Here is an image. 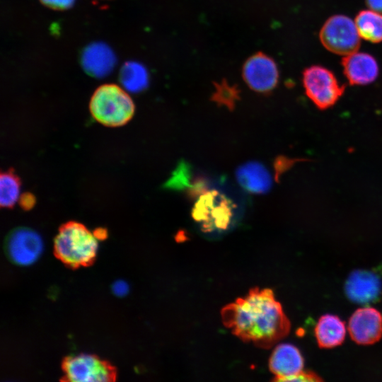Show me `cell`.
<instances>
[{
    "label": "cell",
    "instance_id": "1",
    "mask_svg": "<svg viewBox=\"0 0 382 382\" xmlns=\"http://www.w3.org/2000/svg\"><path fill=\"white\" fill-rule=\"evenodd\" d=\"M224 325L245 342L269 349L285 337L291 324L270 289L253 288L221 311Z\"/></svg>",
    "mask_w": 382,
    "mask_h": 382
},
{
    "label": "cell",
    "instance_id": "2",
    "mask_svg": "<svg viewBox=\"0 0 382 382\" xmlns=\"http://www.w3.org/2000/svg\"><path fill=\"white\" fill-rule=\"evenodd\" d=\"M98 238L83 224L71 221L64 224L54 241L57 257L71 267L90 264L96 257Z\"/></svg>",
    "mask_w": 382,
    "mask_h": 382
},
{
    "label": "cell",
    "instance_id": "3",
    "mask_svg": "<svg viewBox=\"0 0 382 382\" xmlns=\"http://www.w3.org/2000/svg\"><path fill=\"white\" fill-rule=\"evenodd\" d=\"M90 110L100 123L108 127H118L130 120L134 105L130 96L115 84L98 87L91 97Z\"/></svg>",
    "mask_w": 382,
    "mask_h": 382
},
{
    "label": "cell",
    "instance_id": "4",
    "mask_svg": "<svg viewBox=\"0 0 382 382\" xmlns=\"http://www.w3.org/2000/svg\"><path fill=\"white\" fill-rule=\"evenodd\" d=\"M235 205L216 190H206L198 196L192 211L193 219L206 233H221L232 226Z\"/></svg>",
    "mask_w": 382,
    "mask_h": 382
},
{
    "label": "cell",
    "instance_id": "5",
    "mask_svg": "<svg viewBox=\"0 0 382 382\" xmlns=\"http://www.w3.org/2000/svg\"><path fill=\"white\" fill-rule=\"evenodd\" d=\"M302 81L306 94L320 109L332 106L345 91L335 74L328 69L313 65L303 72Z\"/></svg>",
    "mask_w": 382,
    "mask_h": 382
},
{
    "label": "cell",
    "instance_id": "6",
    "mask_svg": "<svg viewBox=\"0 0 382 382\" xmlns=\"http://www.w3.org/2000/svg\"><path fill=\"white\" fill-rule=\"evenodd\" d=\"M319 37L328 50L337 54L348 55L357 52L360 46L355 23L344 15L330 17L322 26Z\"/></svg>",
    "mask_w": 382,
    "mask_h": 382
},
{
    "label": "cell",
    "instance_id": "7",
    "mask_svg": "<svg viewBox=\"0 0 382 382\" xmlns=\"http://www.w3.org/2000/svg\"><path fill=\"white\" fill-rule=\"evenodd\" d=\"M63 369L66 380L73 382H106L115 376L112 367L107 362L86 354L69 357Z\"/></svg>",
    "mask_w": 382,
    "mask_h": 382
},
{
    "label": "cell",
    "instance_id": "8",
    "mask_svg": "<svg viewBox=\"0 0 382 382\" xmlns=\"http://www.w3.org/2000/svg\"><path fill=\"white\" fill-rule=\"evenodd\" d=\"M43 249L40 236L28 228H18L8 236L6 250L14 263L27 266L35 262Z\"/></svg>",
    "mask_w": 382,
    "mask_h": 382
},
{
    "label": "cell",
    "instance_id": "9",
    "mask_svg": "<svg viewBox=\"0 0 382 382\" xmlns=\"http://www.w3.org/2000/svg\"><path fill=\"white\" fill-rule=\"evenodd\" d=\"M382 289L379 275L371 270H356L346 280L345 291L352 302L368 305L379 300Z\"/></svg>",
    "mask_w": 382,
    "mask_h": 382
},
{
    "label": "cell",
    "instance_id": "10",
    "mask_svg": "<svg viewBox=\"0 0 382 382\" xmlns=\"http://www.w3.org/2000/svg\"><path fill=\"white\" fill-rule=\"evenodd\" d=\"M348 330L356 343L363 345L374 344L382 337V316L374 308H359L349 320Z\"/></svg>",
    "mask_w": 382,
    "mask_h": 382
},
{
    "label": "cell",
    "instance_id": "11",
    "mask_svg": "<svg viewBox=\"0 0 382 382\" xmlns=\"http://www.w3.org/2000/svg\"><path fill=\"white\" fill-rule=\"evenodd\" d=\"M243 78L254 91H270L276 86L278 81L277 64L273 59L263 54L253 55L245 63Z\"/></svg>",
    "mask_w": 382,
    "mask_h": 382
},
{
    "label": "cell",
    "instance_id": "12",
    "mask_svg": "<svg viewBox=\"0 0 382 382\" xmlns=\"http://www.w3.org/2000/svg\"><path fill=\"white\" fill-rule=\"evenodd\" d=\"M303 358L299 349L293 345L284 343L273 350L269 360V368L275 376L273 381H284L303 371Z\"/></svg>",
    "mask_w": 382,
    "mask_h": 382
},
{
    "label": "cell",
    "instance_id": "13",
    "mask_svg": "<svg viewBox=\"0 0 382 382\" xmlns=\"http://www.w3.org/2000/svg\"><path fill=\"white\" fill-rule=\"evenodd\" d=\"M343 72L352 85H366L374 82L378 75L376 59L364 52H354L342 60Z\"/></svg>",
    "mask_w": 382,
    "mask_h": 382
},
{
    "label": "cell",
    "instance_id": "14",
    "mask_svg": "<svg viewBox=\"0 0 382 382\" xmlns=\"http://www.w3.org/2000/svg\"><path fill=\"white\" fill-rule=\"evenodd\" d=\"M236 176L238 184L253 193L264 194L272 187V179L270 172L257 161L247 162L239 166Z\"/></svg>",
    "mask_w": 382,
    "mask_h": 382
},
{
    "label": "cell",
    "instance_id": "15",
    "mask_svg": "<svg viewBox=\"0 0 382 382\" xmlns=\"http://www.w3.org/2000/svg\"><path fill=\"white\" fill-rule=\"evenodd\" d=\"M345 335V322L335 315L322 316L315 328V335L320 348H332L341 345Z\"/></svg>",
    "mask_w": 382,
    "mask_h": 382
},
{
    "label": "cell",
    "instance_id": "16",
    "mask_svg": "<svg viewBox=\"0 0 382 382\" xmlns=\"http://www.w3.org/2000/svg\"><path fill=\"white\" fill-rule=\"evenodd\" d=\"M83 66L92 76H103L114 66L115 57L112 51L105 45L97 43L88 47L82 57Z\"/></svg>",
    "mask_w": 382,
    "mask_h": 382
},
{
    "label": "cell",
    "instance_id": "17",
    "mask_svg": "<svg viewBox=\"0 0 382 382\" xmlns=\"http://www.w3.org/2000/svg\"><path fill=\"white\" fill-rule=\"evenodd\" d=\"M359 36L373 43L382 41V14L373 10L359 11L355 18Z\"/></svg>",
    "mask_w": 382,
    "mask_h": 382
},
{
    "label": "cell",
    "instance_id": "18",
    "mask_svg": "<svg viewBox=\"0 0 382 382\" xmlns=\"http://www.w3.org/2000/svg\"><path fill=\"white\" fill-rule=\"evenodd\" d=\"M191 178L190 166L187 163L181 162L165 183L164 187L171 190H188L192 197H198L206 190L205 183L201 180L192 182Z\"/></svg>",
    "mask_w": 382,
    "mask_h": 382
},
{
    "label": "cell",
    "instance_id": "19",
    "mask_svg": "<svg viewBox=\"0 0 382 382\" xmlns=\"http://www.w3.org/2000/svg\"><path fill=\"white\" fill-rule=\"evenodd\" d=\"M120 81L123 86L131 92H139L148 84V74L145 68L135 62H128L122 66Z\"/></svg>",
    "mask_w": 382,
    "mask_h": 382
},
{
    "label": "cell",
    "instance_id": "20",
    "mask_svg": "<svg viewBox=\"0 0 382 382\" xmlns=\"http://www.w3.org/2000/svg\"><path fill=\"white\" fill-rule=\"evenodd\" d=\"M19 178L11 169L2 172L0 177V204L1 207L11 208L17 202L20 194Z\"/></svg>",
    "mask_w": 382,
    "mask_h": 382
},
{
    "label": "cell",
    "instance_id": "21",
    "mask_svg": "<svg viewBox=\"0 0 382 382\" xmlns=\"http://www.w3.org/2000/svg\"><path fill=\"white\" fill-rule=\"evenodd\" d=\"M237 96V90L224 83L217 86L214 94V100L221 104L231 107Z\"/></svg>",
    "mask_w": 382,
    "mask_h": 382
},
{
    "label": "cell",
    "instance_id": "22",
    "mask_svg": "<svg viewBox=\"0 0 382 382\" xmlns=\"http://www.w3.org/2000/svg\"><path fill=\"white\" fill-rule=\"evenodd\" d=\"M322 378L311 371H301L296 375L290 376L284 381H320Z\"/></svg>",
    "mask_w": 382,
    "mask_h": 382
},
{
    "label": "cell",
    "instance_id": "23",
    "mask_svg": "<svg viewBox=\"0 0 382 382\" xmlns=\"http://www.w3.org/2000/svg\"><path fill=\"white\" fill-rule=\"evenodd\" d=\"M46 6L55 9H64L69 8L74 0H40Z\"/></svg>",
    "mask_w": 382,
    "mask_h": 382
},
{
    "label": "cell",
    "instance_id": "24",
    "mask_svg": "<svg viewBox=\"0 0 382 382\" xmlns=\"http://www.w3.org/2000/svg\"><path fill=\"white\" fill-rule=\"evenodd\" d=\"M19 200L21 207L25 210L30 209L35 204V196L28 192L23 194Z\"/></svg>",
    "mask_w": 382,
    "mask_h": 382
},
{
    "label": "cell",
    "instance_id": "25",
    "mask_svg": "<svg viewBox=\"0 0 382 382\" xmlns=\"http://www.w3.org/2000/svg\"><path fill=\"white\" fill-rule=\"evenodd\" d=\"M112 289L116 296H124L129 291V286L126 282L117 280L113 283Z\"/></svg>",
    "mask_w": 382,
    "mask_h": 382
},
{
    "label": "cell",
    "instance_id": "26",
    "mask_svg": "<svg viewBox=\"0 0 382 382\" xmlns=\"http://www.w3.org/2000/svg\"><path fill=\"white\" fill-rule=\"evenodd\" d=\"M365 2L371 10L382 14V0H365Z\"/></svg>",
    "mask_w": 382,
    "mask_h": 382
}]
</instances>
